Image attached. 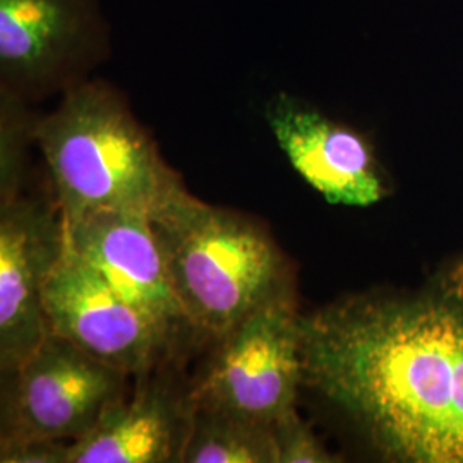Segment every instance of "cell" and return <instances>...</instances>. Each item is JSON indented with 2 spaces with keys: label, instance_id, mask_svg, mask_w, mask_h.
<instances>
[{
  "label": "cell",
  "instance_id": "cell-1",
  "mask_svg": "<svg viewBox=\"0 0 463 463\" xmlns=\"http://www.w3.org/2000/svg\"><path fill=\"white\" fill-rule=\"evenodd\" d=\"M462 279L420 296H359L298 316L302 384L390 460L463 463Z\"/></svg>",
  "mask_w": 463,
  "mask_h": 463
},
{
  "label": "cell",
  "instance_id": "cell-2",
  "mask_svg": "<svg viewBox=\"0 0 463 463\" xmlns=\"http://www.w3.org/2000/svg\"><path fill=\"white\" fill-rule=\"evenodd\" d=\"M43 155L64 225L103 210L155 215L185 191L122 95L105 81L64 91L38 117Z\"/></svg>",
  "mask_w": 463,
  "mask_h": 463
},
{
  "label": "cell",
  "instance_id": "cell-3",
  "mask_svg": "<svg viewBox=\"0 0 463 463\" xmlns=\"http://www.w3.org/2000/svg\"><path fill=\"white\" fill-rule=\"evenodd\" d=\"M149 223L174 294L194 328L223 338L256 311L292 298L280 249L246 218L184 191Z\"/></svg>",
  "mask_w": 463,
  "mask_h": 463
},
{
  "label": "cell",
  "instance_id": "cell-4",
  "mask_svg": "<svg viewBox=\"0 0 463 463\" xmlns=\"http://www.w3.org/2000/svg\"><path fill=\"white\" fill-rule=\"evenodd\" d=\"M126 376L49 331L23 364L2 376L0 439L83 438L122 400Z\"/></svg>",
  "mask_w": 463,
  "mask_h": 463
},
{
  "label": "cell",
  "instance_id": "cell-5",
  "mask_svg": "<svg viewBox=\"0 0 463 463\" xmlns=\"http://www.w3.org/2000/svg\"><path fill=\"white\" fill-rule=\"evenodd\" d=\"M109 47L99 0H0V88L19 99L83 83Z\"/></svg>",
  "mask_w": 463,
  "mask_h": 463
},
{
  "label": "cell",
  "instance_id": "cell-6",
  "mask_svg": "<svg viewBox=\"0 0 463 463\" xmlns=\"http://www.w3.org/2000/svg\"><path fill=\"white\" fill-rule=\"evenodd\" d=\"M304 380L294 300H279L249 316L222 338L191 402L273 424L296 411Z\"/></svg>",
  "mask_w": 463,
  "mask_h": 463
},
{
  "label": "cell",
  "instance_id": "cell-7",
  "mask_svg": "<svg viewBox=\"0 0 463 463\" xmlns=\"http://www.w3.org/2000/svg\"><path fill=\"white\" fill-rule=\"evenodd\" d=\"M43 304L50 333L128 376L145 374L172 333L120 298L67 242L47 281Z\"/></svg>",
  "mask_w": 463,
  "mask_h": 463
},
{
  "label": "cell",
  "instance_id": "cell-8",
  "mask_svg": "<svg viewBox=\"0 0 463 463\" xmlns=\"http://www.w3.org/2000/svg\"><path fill=\"white\" fill-rule=\"evenodd\" d=\"M66 248L62 218L33 199L0 203V373H13L49 335L45 287Z\"/></svg>",
  "mask_w": 463,
  "mask_h": 463
},
{
  "label": "cell",
  "instance_id": "cell-9",
  "mask_svg": "<svg viewBox=\"0 0 463 463\" xmlns=\"http://www.w3.org/2000/svg\"><path fill=\"white\" fill-rule=\"evenodd\" d=\"M266 120L290 165L331 204L365 208L384 196L373 151L359 134L287 93L268 103Z\"/></svg>",
  "mask_w": 463,
  "mask_h": 463
},
{
  "label": "cell",
  "instance_id": "cell-10",
  "mask_svg": "<svg viewBox=\"0 0 463 463\" xmlns=\"http://www.w3.org/2000/svg\"><path fill=\"white\" fill-rule=\"evenodd\" d=\"M74 249L120 298L168 330L187 323L168 280L165 261L149 216L103 210L64 225Z\"/></svg>",
  "mask_w": 463,
  "mask_h": 463
},
{
  "label": "cell",
  "instance_id": "cell-11",
  "mask_svg": "<svg viewBox=\"0 0 463 463\" xmlns=\"http://www.w3.org/2000/svg\"><path fill=\"white\" fill-rule=\"evenodd\" d=\"M189 422L191 402L146 383L131 402H116L93 430L71 443L69 463L183 462Z\"/></svg>",
  "mask_w": 463,
  "mask_h": 463
},
{
  "label": "cell",
  "instance_id": "cell-12",
  "mask_svg": "<svg viewBox=\"0 0 463 463\" xmlns=\"http://www.w3.org/2000/svg\"><path fill=\"white\" fill-rule=\"evenodd\" d=\"M183 463H279L271 424L191 402Z\"/></svg>",
  "mask_w": 463,
  "mask_h": 463
},
{
  "label": "cell",
  "instance_id": "cell-13",
  "mask_svg": "<svg viewBox=\"0 0 463 463\" xmlns=\"http://www.w3.org/2000/svg\"><path fill=\"white\" fill-rule=\"evenodd\" d=\"M38 117L26 99L0 88V203L19 196L28 145L34 141Z\"/></svg>",
  "mask_w": 463,
  "mask_h": 463
},
{
  "label": "cell",
  "instance_id": "cell-14",
  "mask_svg": "<svg viewBox=\"0 0 463 463\" xmlns=\"http://www.w3.org/2000/svg\"><path fill=\"white\" fill-rule=\"evenodd\" d=\"M279 463H331L336 458L317 441L296 411L271 424Z\"/></svg>",
  "mask_w": 463,
  "mask_h": 463
},
{
  "label": "cell",
  "instance_id": "cell-15",
  "mask_svg": "<svg viewBox=\"0 0 463 463\" xmlns=\"http://www.w3.org/2000/svg\"><path fill=\"white\" fill-rule=\"evenodd\" d=\"M71 443L59 439H0L2 463H69Z\"/></svg>",
  "mask_w": 463,
  "mask_h": 463
}]
</instances>
